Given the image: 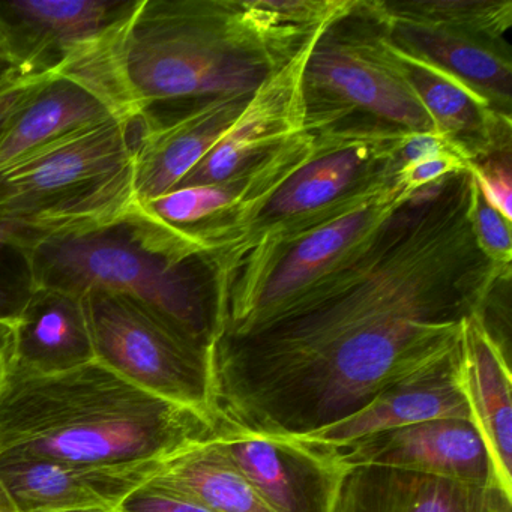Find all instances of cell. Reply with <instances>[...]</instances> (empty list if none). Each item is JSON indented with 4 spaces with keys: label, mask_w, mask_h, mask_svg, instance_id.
Wrapping results in <instances>:
<instances>
[{
    "label": "cell",
    "mask_w": 512,
    "mask_h": 512,
    "mask_svg": "<svg viewBox=\"0 0 512 512\" xmlns=\"http://www.w3.org/2000/svg\"><path fill=\"white\" fill-rule=\"evenodd\" d=\"M316 446L329 452L346 469L394 467L473 484H499L484 440L469 419H431L340 446Z\"/></svg>",
    "instance_id": "15"
},
{
    "label": "cell",
    "mask_w": 512,
    "mask_h": 512,
    "mask_svg": "<svg viewBox=\"0 0 512 512\" xmlns=\"http://www.w3.org/2000/svg\"><path fill=\"white\" fill-rule=\"evenodd\" d=\"M394 50L433 122L434 133L452 151L469 164L511 152V116L497 112L460 80Z\"/></svg>",
    "instance_id": "20"
},
{
    "label": "cell",
    "mask_w": 512,
    "mask_h": 512,
    "mask_svg": "<svg viewBox=\"0 0 512 512\" xmlns=\"http://www.w3.org/2000/svg\"><path fill=\"white\" fill-rule=\"evenodd\" d=\"M253 94L176 101L140 113L134 151L137 202L178 187L232 127Z\"/></svg>",
    "instance_id": "12"
},
{
    "label": "cell",
    "mask_w": 512,
    "mask_h": 512,
    "mask_svg": "<svg viewBox=\"0 0 512 512\" xmlns=\"http://www.w3.org/2000/svg\"><path fill=\"white\" fill-rule=\"evenodd\" d=\"M332 512H512V493L383 466L349 467Z\"/></svg>",
    "instance_id": "17"
},
{
    "label": "cell",
    "mask_w": 512,
    "mask_h": 512,
    "mask_svg": "<svg viewBox=\"0 0 512 512\" xmlns=\"http://www.w3.org/2000/svg\"><path fill=\"white\" fill-rule=\"evenodd\" d=\"M320 29L284 25L263 0H142L116 43V76L137 115L253 94Z\"/></svg>",
    "instance_id": "3"
},
{
    "label": "cell",
    "mask_w": 512,
    "mask_h": 512,
    "mask_svg": "<svg viewBox=\"0 0 512 512\" xmlns=\"http://www.w3.org/2000/svg\"><path fill=\"white\" fill-rule=\"evenodd\" d=\"M472 226L482 253L503 266H511V223L506 221L476 187L472 199Z\"/></svg>",
    "instance_id": "26"
},
{
    "label": "cell",
    "mask_w": 512,
    "mask_h": 512,
    "mask_svg": "<svg viewBox=\"0 0 512 512\" xmlns=\"http://www.w3.org/2000/svg\"><path fill=\"white\" fill-rule=\"evenodd\" d=\"M0 512H19L2 487H0Z\"/></svg>",
    "instance_id": "33"
},
{
    "label": "cell",
    "mask_w": 512,
    "mask_h": 512,
    "mask_svg": "<svg viewBox=\"0 0 512 512\" xmlns=\"http://www.w3.org/2000/svg\"><path fill=\"white\" fill-rule=\"evenodd\" d=\"M413 193L395 176L394 181L346 214L242 257L217 278V337L238 334L265 322L346 259Z\"/></svg>",
    "instance_id": "8"
},
{
    "label": "cell",
    "mask_w": 512,
    "mask_h": 512,
    "mask_svg": "<svg viewBox=\"0 0 512 512\" xmlns=\"http://www.w3.org/2000/svg\"><path fill=\"white\" fill-rule=\"evenodd\" d=\"M368 7L394 49L460 80L497 112L511 116L512 59L505 41L494 43L461 32L386 19L376 13L371 0Z\"/></svg>",
    "instance_id": "19"
},
{
    "label": "cell",
    "mask_w": 512,
    "mask_h": 512,
    "mask_svg": "<svg viewBox=\"0 0 512 512\" xmlns=\"http://www.w3.org/2000/svg\"><path fill=\"white\" fill-rule=\"evenodd\" d=\"M469 167L416 190L346 259L269 319L212 344L217 424L301 437L457 349L511 277L472 226Z\"/></svg>",
    "instance_id": "1"
},
{
    "label": "cell",
    "mask_w": 512,
    "mask_h": 512,
    "mask_svg": "<svg viewBox=\"0 0 512 512\" xmlns=\"http://www.w3.org/2000/svg\"><path fill=\"white\" fill-rule=\"evenodd\" d=\"M118 509L121 512H212L188 497L152 482H146L128 494Z\"/></svg>",
    "instance_id": "28"
},
{
    "label": "cell",
    "mask_w": 512,
    "mask_h": 512,
    "mask_svg": "<svg viewBox=\"0 0 512 512\" xmlns=\"http://www.w3.org/2000/svg\"><path fill=\"white\" fill-rule=\"evenodd\" d=\"M304 103L305 127L361 115L413 134L434 133L368 0H355L317 38L305 67Z\"/></svg>",
    "instance_id": "7"
},
{
    "label": "cell",
    "mask_w": 512,
    "mask_h": 512,
    "mask_svg": "<svg viewBox=\"0 0 512 512\" xmlns=\"http://www.w3.org/2000/svg\"><path fill=\"white\" fill-rule=\"evenodd\" d=\"M139 115L62 137L0 170V220L44 236L110 223L137 202Z\"/></svg>",
    "instance_id": "5"
},
{
    "label": "cell",
    "mask_w": 512,
    "mask_h": 512,
    "mask_svg": "<svg viewBox=\"0 0 512 512\" xmlns=\"http://www.w3.org/2000/svg\"><path fill=\"white\" fill-rule=\"evenodd\" d=\"M386 19L433 26L503 43L512 28L511 0H371Z\"/></svg>",
    "instance_id": "24"
},
{
    "label": "cell",
    "mask_w": 512,
    "mask_h": 512,
    "mask_svg": "<svg viewBox=\"0 0 512 512\" xmlns=\"http://www.w3.org/2000/svg\"><path fill=\"white\" fill-rule=\"evenodd\" d=\"M469 163L454 152L431 155L415 163L406 164L397 172L398 181L410 191L433 184L451 173L467 169Z\"/></svg>",
    "instance_id": "29"
},
{
    "label": "cell",
    "mask_w": 512,
    "mask_h": 512,
    "mask_svg": "<svg viewBox=\"0 0 512 512\" xmlns=\"http://www.w3.org/2000/svg\"><path fill=\"white\" fill-rule=\"evenodd\" d=\"M470 173L482 197L511 223L512 175L511 152L493 155L469 164Z\"/></svg>",
    "instance_id": "27"
},
{
    "label": "cell",
    "mask_w": 512,
    "mask_h": 512,
    "mask_svg": "<svg viewBox=\"0 0 512 512\" xmlns=\"http://www.w3.org/2000/svg\"><path fill=\"white\" fill-rule=\"evenodd\" d=\"M58 512H121L118 508H106V506H91V508L67 509Z\"/></svg>",
    "instance_id": "34"
},
{
    "label": "cell",
    "mask_w": 512,
    "mask_h": 512,
    "mask_svg": "<svg viewBox=\"0 0 512 512\" xmlns=\"http://www.w3.org/2000/svg\"><path fill=\"white\" fill-rule=\"evenodd\" d=\"M163 464L91 467L0 452V487L19 512L118 508L128 494L151 481Z\"/></svg>",
    "instance_id": "16"
},
{
    "label": "cell",
    "mask_w": 512,
    "mask_h": 512,
    "mask_svg": "<svg viewBox=\"0 0 512 512\" xmlns=\"http://www.w3.org/2000/svg\"><path fill=\"white\" fill-rule=\"evenodd\" d=\"M316 130L308 157L208 257L217 278L242 257L301 230L340 217L388 184L401 169L409 131L353 115Z\"/></svg>",
    "instance_id": "6"
},
{
    "label": "cell",
    "mask_w": 512,
    "mask_h": 512,
    "mask_svg": "<svg viewBox=\"0 0 512 512\" xmlns=\"http://www.w3.org/2000/svg\"><path fill=\"white\" fill-rule=\"evenodd\" d=\"M35 287L83 296H127L163 317L211 355L218 334L217 271L139 202L110 223L35 239L29 248Z\"/></svg>",
    "instance_id": "4"
},
{
    "label": "cell",
    "mask_w": 512,
    "mask_h": 512,
    "mask_svg": "<svg viewBox=\"0 0 512 512\" xmlns=\"http://www.w3.org/2000/svg\"><path fill=\"white\" fill-rule=\"evenodd\" d=\"M149 482L182 494L212 512H274L221 451L214 437L164 461Z\"/></svg>",
    "instance_id": "23"
},
{
    "label": "cell",
    "mask_w": 512,
    "mask_h": 512,
    "mask_svg": "<svg viewBox=\"0 0 512 512\" xmlns=\"http://www.w3.org/2000/svg\"><path fill=\"white\" fill-rule=\"evenodd\" d=\"M136 115L122 94L109 49L41 83L0 136V170L62 137Z\"/></svg>",
    "instance_id": "11"
},
{
    "label": "cell",
    "mask_w": 512,
    "mask_h": 512,
    "mask_svg": "<svg viewBox=\"0 0 512 512\" xmlns=\"http://www.w3.org/2000/svg\"><path fill=\"white\" fill-rule=\"evenodd\" d=\"M40 236L0 220V325L14 326L35 290L29 248Z\"/></svg>",
    "instance_id": "25"
},
{
    "label": "cell",
    "mask_w": 512,
    "mask_h": 512,
    "mask_svg": "<svg viewBox=\"0 0 512 512\" xmlns=\"http://www.w3.org/2000/svg\"><path fill=\"white\" fill-rule=\"evenodd\" d=\"M142 0H0V32L29 79L58 76L109 50Z\"/></svg>",
    "instance_id": "10"
},
{
    "label": "cell",
    "mask_w": 512,
    "mask_h": 512,
    "mask_svg": "<svg viewBox=\"0 0 512 512\" xmlns=\"http://www.w3.org/2000/svg\"><path fill=\"white\" fill-rule=\"evenodd\" d=\"M95 358L131 385L214 419L209 355L127 296H83Z\"/></svg>",
    "instance_id": "9"
},
{
    "label": "cell",
    "mask_w": 512,
    "mask_h": 512,
    "mask_svg": "<svg viewBox=\"0 0 512 512\" xmlns=\"http://www.w3.org/2000/svg\"><path fill=\"white\" fill-rule=\"evenodd\" d=\"M46 79L47 77L23 80L0 92V136L10 124L11 119L25 106L26 101L34 95Z\"/></svg>",
    "instance_id": "30"
},
{
    "label": "cell",
    "mask_w": 512,
    "mask_h": 512,
    "mask_svg": "<svg viewBox=\"0 0 512 512\" xmlns=\"http://www.w3.org/2000/svg\"><path fill=\"white\" fill-rule=\"evenodd\" d=\"M11 334L13 326L0 325V388L4 385L10 365Z\"/></svg>",
    "instance_id": "32"
},
{
    "label": "cell",
    "mask_w": 512,
    "mask_h": 512,
    "mask_svg": "<svg viewBox=\"0 0 512 512\" xmlns=\"http://www.w3.org/2000/svg\"><path fill=\"white\" fill-rule=\"evenodd\" d=\"M323 29L254 92L232 127L176 188L226 181L304 130L305 67Z\"/></svg>",
    "instance_id": "14"
},
{
    "label": "cell",
    "mask_w": 512,
    "mask_h": 512,
    "mask_svg": "<svg viewBox=\"0 0 512 512\" xmlns=\"http://www.w3.org/2000/svg\"><path fill=\"white\" fill-rule=\"evenodd\" d=\"M461 377L470 418L490 455L497 481L512 493V371L482 328L478 314L461 337Z\"/></svg>",
    "instance_id": "22"
},
{
    "label": "cell",
    "mask_w": 512,
    "mask_h": 512,
    "mask_svg": "<svg viewBox=\"0 0 512 512\" xmlns=\"http://www.w3.org/2000/svg\"><path fill=\"white\" fill-rule=\"evenodd\" d=\"M217 422L94 361L56 376L8 371L0 452L91 467L161 463L211 439Z\"/></svg>",
    "instance_id": "2"
},
{
    "label": "cell",
    "mask_w": 512,
    "mask_h": 512,
    "mask_svg": "<svg viewBox=\"0 0 512 512\" xmlns=\"http://www.w3.org/2000/svg\"><path fill=\"white\" fill-rule=\"evenodd\" d=\"M215 442L274 512H332L346 467L293 437L217 424Z\"/></svg>",
    "instance_id": "13"
},
{
    "label": "cell",
    "mask_w": 512,
    "mask_h": 512,
    "mask_svg": "<svg viewBox=\"0 0 512 512\" xmlns=\"http://www.w3.org/2000/svg\"><path fill=\"white\" fill-rule=\"evenodd\" d=\"M97 361L83 298L35 287L11 334L8 371L56 376Z\"/></svg>",
    "instance_id": "21"
},
{
    "label": "cell",
    "mask_w": 512,
    "mask_h": 512,
    "mask_svg": "<svg viewBox=\"0 0 512 512\" xmlns=\"http://www.w3.org/2000/svg\"><path fill=\"white\" fill-rule=\"evenodd\" d=\"M442 418L472 421L461 377V344L433 367L389 386L358 412L293 439L340 446L371 434Z\"/></svg>",
    "instance_id": "18"
},
{
    "label": "cell",
    "mask_w": 512,
    "mask_h": 512,
    "mask_svg": "<svg viewBox=\"0 0 512 512\" xmlns=\"http://www.w3.org/2000/svg\"><path fill=\"white\" fill-rule=\"evenodd\" d=\"M23 80H29V77L25 76L22 68L14 61L5 43L4 35L0 32V92Z\"/></svg>",
    "instance_id": "31"
}]
</instances>
